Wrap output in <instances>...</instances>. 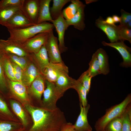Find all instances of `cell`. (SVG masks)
I'll list each match as a JSON object with an SVG mask.
<instances>
[{"instance_id": "cell-1", "label": "cell", "mask_w": 131, "mask_h": 131, "mask_svg": "<svg viewBox=\"0 0 131 131\" xmlns=\"http://www.w3.org/2000/svg\"><path fill=\"white\" fill-rule=\"evenodd\" d=\"M25 107L30 115L33 122L27 131H59L67 122L64 112L58 107L53 110L32 105Z\"/></svg>"}, {"instance_id": "cell-2", "label": "cell", "mask_w": 131, "mask_h": 131, "mask_svg": "<svg viewBox=\"0 0 131 131\" xmlns=\"http://www.w3.org/2000/svg\"><path fill=\"white\" fill-rule=\"evenodd\" d=\"M54 28L52 23L47 22L22 29H8L10 34L8 38L22 43L39 33L49 32Z\"/></svg>"}, {"instance_id": "cell-3", "label": "cell", "mask_w": 131, "mask_h": 131, "mask_svg": "<svg viewBox=\"0 0 131 131\" xmlns=\"http://www.w3.org/2000/svg\"><path fill=\"white\" fill-rule=\"evenodd\" d=\"M131 102V94H128L121 103L107 109L104 115L96 122L95 128L96 131H104L107 124L115 118L121 116Z\"/></svg>"}, {"instance_id": "cell-4", "label": "cell", "mask_w": 131, "mask_h": 131, "mask_svg": "<svg viewBox=\"0 0 131 131\" xmlns=\"http://www.w3.org/2000/svg\"><path fill=\"white\" fill-rule=\"evenodd\" d=\"M7 81L8 89L9 90L11 95L8 98L16 100L25 107L27 105H33L29 95L27 87L21 82L10 80Z\"/></svg>"}, {"instance_id": "cell-5", "label": "cell", "mask_w": 131, "mask_h": 131, "mask_svg": "<svg viewBox=\"0 0 131 131\" xmlns=\"http://www.w3.org/2000/svg\"><path fill=\"white\" fill-rule=\"evenodd\" d=\"M46 86L43 93L41 107L50 110L56 109L58 100L63 96L58 91L54 83L45 80Z\"/></svg>"}, {"instance_id": "cell-6", "label": "cell", "mask_w": 131, "mask_h": 131, "mask_svg": "<svg viewBox=\"0 0 131 131\" xmlns=\"http://www.w3.org/2000/svg\"><path fill=\"white\" fill-rule=\"evenodd\" d=\"M45 80L41 74L28 87V92L33 105L41 107V97L45 89Z\"/></svg>"}, {"instance_id": "cell-7", "label": "cell", "mask_w": 131, "mask_h": 131, "mask_svg": "<svg viewBox=\"0 0 131 131\" xmlns=\"http://www.w3.org/2000/svg\"><path fill=\"white\" fill-rule=\"evenodd\" d=\"M7 99L12 111L22 124L25 131H28L33 123L30 115L25 107L17 101L11 98Z\"/></svg>"}, {"instance_id": "cell-8", "label": "cell", "mask_w": 131, "mask_h": 131, "mask_svg": "<svg viewBox=\"0 0 131 131\" xmlns=\"http://www.w3.org/2000/svg\"><path fill=\"white\" fill-rule=\"evenodd\" d=\"M50 31L39 33L22 42H20L22 47L29 53L38 52L46 43Z\"/></svg>"}, {"instance_id": "cell-9", "label": "cell", "mask_w": 131, "mask_h": 131, "mask_svg": "<svg viewBox=\"0 0 131 131\" xmlns=\"http://www.w3.org/2000/svg\"><path fill=\"white\" fill-rule=\"evenodd\" d=\"M68 67L63 62L57 63H50L42 74L46 80L54 83L62 74H68Z\"/></svg>"}, {"instance_id": "cell-10", "label": "cell", "mask_w": 131, "mask_h": 131, "mask_svg": "<svg viewBox=\"0 0 131 131\" xmlns=\"http://www.w3.org/2000/svg\"><path fill=\"white\" fill-rule=\"evenodd\" d=\"M58 41L57 38L53 34V30L50 31L47 40L45 44L50 63H57L63 62L61 57Z\"/></svg>"}, {"instance_id": "cell-11", "label": "cell", "mask_w": 131, "mask_h": 131, "mask_svg": "<svg viewBox=\"0 0 131 131\" xmlns=\"http://www.w3.org/2000/svg\"><path fill=\"white\" fill-rule=\"evenodd\" d=\"M124 41L120 40L114 42L108 43L103 41L102 43L104 46L110 47L115 49L119 52L123 59V62L120 64L121 66L125 67H131V48L126 45Z\"/></svg>"}, {"instance_id": "cell-12", "label": "cell", "mask_w": 131, "mask_h": 131, "mask_svg": "<svg viewBox=\"0 0 131 131\" xmlns=\"http://www.w3.org/2000/svg\"><path fill=\"white\" fill-rule=\"evenodd\" d=\"M35 25L28 19L21 9L13 15L4 26L8 29L15 30L24 29Z\"/></svg>"}, {"instance_id": "cell-13", "label": "cell", "mask_w": 131, "mask_h": 131, "mask_svg": "<svg viewBox=\"0 0 131 131\" xmlns=\"http://www.w3.org/2000/svg\"><path fill=\"white\" fill-rule=\"evenodd\" d=\"M95 24L97 27L106 34L111 43L122 40L120 36L118 26L106 23L105 20L100 16L96 20Z\"/></svg>"}, {"instance_id": "cell-14", "label": "cell", "mask_w": 131, "mask_h": 131, "mask_svg": "<svg viewBox=\"0 0 131 131\" xmlns=\"http://www.w3.org/2000/svg\"><path fill=\"white\" fill-rule=\"evenodd\" d=\"M40 0H24L21 10L32 23L37 24Z\"/></svg>"}, {"instance_id": "cell-15", "label": "cell", "mask_w": 131, "mask_h": 131, "mask_svg": "<svg viewBox=\"0 0 131 131\" xmlns=\"http://www.w3.org/2000/svg\"><path fill=\"white\" fill-rule=\"evenodd\" d=\"M0 44L5 52L25 57L29 54L22 47L20 43L8 38L7 40L0 39Z\"/></svg>"}, {"instance_id": "cell-16", "label": "cell", "mask_w": 131, "mask_h": 131, "mask_svg": "<svg viewBox=\"0 0 131 131\" xmlns=\"http://www.w3.org/2000/svg\"><path fill=\"white\" fill-rule=\"evenodd\" d=\"M51 23L55 28L58 34V46L60 52L61 53L65 52L67 50V48L65 45L64 35L65 32L68 27L62 13L57 19L53 20Z\"/></svg>"}, {"instance_id": "cell-17", "label": "cell", "mask_w": 131, "mask_h": 131, "mask_svg": "<svg viewBox=\"0 0 131 131\" xmlns=\"http://www.w3.org/2000/svg\"><path fill=\"white\" fill-rule=\"evenodd\" d=\"M80 112L74 124L75 129L77 131H92V129L88 123L87 118L90 105L88 104L85 107L80 104Z\"/></svg>"}, {"instance_id": "cell-18", "label": "cell", "mask_w": 131, "mask_h": 131, "mask_svg": "<svg viewBox=\"0 0 131 131\" xmlns=\"http://www.w3.org/2000/svg\"><path fill=\"white\" fill-rule=\"evenodd\" d=\"M0 119L21 122L12 111L8 99L6 98L0 93Z\"/></svg>"}, {"instance_id": "cell-19", "label": "cell", "mask_w": 131, "mask_h": 131, "mask_svg": "<svg viewBox=\"0 0 131 131\" xmlns=\"http://www.w3.org/2000/svg\"><path fill=\"white\" fill-rule=\"evenodd\" d=\"M85 5L83 3L79 8L77 12L71 18L66 20L67 25L68 27L73 25L75 29L82 31L85 27L84 23L85 15L84 9Z\"/></svg>"}, {"instance_id": "cell-20", "label": "cell", "mask_w": 131, "mask_h": 131, "mask_svg": "<svg viewBox=\"0 0 131 131\" xmlns=\"http://www.w3.org/2000/svg\"><path fill=\"white\" fill-rule=\"evenodd\" d=\"M75 80L69 76L68 74H63L58 77L54 83L58 91L63 96L67 90L73 89Z\"/></svg>"}, {"instance_id": "cell-21", "label": "cell", "mask_w": 131, "mask_h": 131, "mask_svg": "<svg viewBox=\"0 0 131 131\" xmlns=\"http://www.w3.org/2000/svg\"><path fill=\"white\" fill-rule=\"evenodd\" d=\"M32 54L35 60L37 65L36 66L42 74L50 63L45 44L41 47L38 52Z\"/></svg>"}, {"instance_id": "cell-22", "label": "cell", "mask_w": 131, "mask_h": 131, "mask_svg": "<svg viewBox=\"0 0 131 131\" xmlns=\"http://www.w3.org/2000/svg\"><path fill=\"white\" fill-rule=\"evenodd\" d=\"M24 71L21 82L27 87L38 75L41 74L36 66L33 63L27 66Z\"/></svg>"}, {"instance_id": "cell-23", "label": "cell", "mask_w": 131, "mask_h": 131, "mask_svg": "<svg viewBox=\"0 0 131 131\" xmlns=\"http://www.w3.org/2000/svg\"><path fill=\"white\" fill-rule=\"evenodd\" d=\"M51 1V0H40L37 24L47 21L52 22L53 20L50 15L49 8V5Z\"/></svg>"}, {"instance_id": "cell-24", "label": "cell", "mask_w": 131, "mask_h": 131, "mask_svg": "<svg viewBox=\"0 0 131 131\" xmlns=\"http://www.w3.org/2000/svg\"><path fill=\"white\" fill-rule=\"evenodd\" d=\"M98 61L101 74L104 75L107 74L110 69L108 62V57L105 50L100 48L95 52Z\"/></svg>"}, {"instance_id": "cell-25", "label": "cell", "mask_w": 131, "mask_h": 131, "mask_svg": "<svg viewBox=\"0 0 131 131\" xmlns=\"http://www.w3.org/2000/svg\"><path fill=\"white\" fill-rule=\"evenodd\" d=\"M6 54L0 44V93L5 97H7L8 87L3 69V59Z\"/></svg>"}, {"instance_id": "cell-26", "label": "cell", "mask_w": 131, "mask_h": 131, "mask_svg": "<svg viewBox=\"0 0 131 131\" xmlns=\"http://www.w3.org/2000/svg\"><path fill=\"white\" fill-rule=\"evenodd\" d=\"M21 7L16 6L0 8V25L4 26L13 15L21 9Z\"/></svg>"}, {"instance_id": "cell-27", "label": "cell", "mask_w": 131, "mask_h": 131, "mask_svg": "<svg viewBox=\"0 0 131 131\" xmlns=\"http://www.w3.org/2000/svg\"><path fill=\"white\" fill-rule=\"evenodd\" d=\"M71 3L62 11V14L66 20L72 18L77 12L79 8L83 4L79 0H71Z\"/></svg>"}, {"instance_id": "cell-28", "label": "cell", "mask_w": 131, "mask_h": 131, "mask_svg": "<svg viewBox=\"0 0 131 131\" xmlns=\"http://www.w3.org/2000/svg\"><path fill=\"white\" fill-rule=\"evenodd\" d=\"M70 0H53V5L50 8V15L53 20L57 19L62 14V9Z\"/></svg>"}, {"instance_id": "cell-29", "label": "cell", "mask_w": 131, "mask_h": 131, "mask_svg": "<svg viewBox=\"0 0 131 131\" xmlns=\"http://www.w3.org/2000/svg\"><path fill=\"white\" fill-rule=\"evenodd\" d=\"M25 131L22 123L0 119V131Z\"/></svg>"}, {"instance_id": "cell-30", "label": "cell", "mask_w": 131, "mask_h": 131, "mask_svg": "<svg viewBox=\"0 0 131 131\" xmlns=\"http://www.w3.org/2000/svg\"><path fill=\"white\" fill-rule=\"evenodd\" d=\"M73 89H75L78 93L80 104L84 107L87 106L88 104L87 98L88 93L86 89L78 79L75 80Z\"/></svg>"}, {"instance_id": "cell-31", "label": "cell", "mask_w": 131, "mask_h": 131, "mask_svg": "<svg viewBox=\"0 0 131 131\" xmlns=\"http://www.w3.org/2000/svg\"><path fill=\"white\" fill-rule=\"evenodd\" d=\"M8 59V55L6 54L3 59V65L5 74L9 79V80L16 81L12 64Z\"/></svg>"}, {"instance_id": "cell-32", "label": "cell", "mask_w": 131, "mask_h": 131, "mask_svg": "<svg viewBox=\"0 0 131 131\" xmlns=\"http://www.w3.org/2000/svg\"><path fill=\"white\" fill-rule=\"evenodd\" d=\"M131 105L130 103L122 115V131H131Z\"/></svg>"}, {"instance_id": "cell-33", "label": "cell", "mask_w": 131, "mask_h": 131, "mask_svg": "<svg viewBox=\"0 0 131 131\" xmlns=\"http://www.w3.org/2000/svg\"><path fill=\"white\" fill-rule=\"evenodd\" d=\"M89 65V68L87 70L92 77L101 74L98 61L95 53L93 54Z\"/></svg>"}, {"instance_id": "cell-34", "label": "cell", "mask_w": 131, "mask_h": 131, "mask_svg": "<svg viewBox=\"0 0 131 131\" xmlns=\"http://www.w3.org/2000/svg\"><path fill=\"white\" fill-rule=\"evenodd\" d=\"M122 115L110 121L106 126L104 131H122Z\"/></svg>"}, {"instance_id": "cell-35", "label": "cell", "mask_w": 131, "mask_h": 131, "mask_svg": "<svg viewBox=\"0 0 131 131\" xmlns=\"http://www.w3.org/2000/svg\"><path fill=\"white\" fill-rule=\"evenodd\" d=\"M92 77L87 70L83 73L78 79L86 89L88 94L90 87L91 80Z\"/></svg>"}, {"instance_id": "cell-36", "label": "cell", "mask_w": 131, "mask_h": 131, "mask_svg": "<svg viewBox=\"0 0 131 131\" xmlns=\"http://www.w3.org/2000/svg\"><path fill=\"white\" fill-rule=\"evenodd\" d=\"M8 57L11 59L14 63L19 66L24 70L27 66V62L25 57L19 56L7 53Z\"/></svg>"}, {"instance_id": "cell-37", "label": "cell", "mask_w": 131, "mask_h": 131, "mask_svg": "<svg viewBox=\"0 0 131 131\" xmlns=\"http://www.w3.org/2000/svg\"><path fill=\"white\" fill-rule=\"evenodd\" d=\"M122 40H127L131 43V29L124 26L118 25Z\"/></svg>"}, {"instance_id": "cell-38", "label": "cell", "mask_w": 131, "mask_h": 131, "mask_svg": "<svg viewBox=\"0 0 131 131\" xmlns=\"http://www.w3.org/2000/svg\"><path fill=\"white\" fill-rule=\"evenodd\" d=\"M24 0H0V8L14 6L21 7Z\"/></svg>"}, {"instance_id": "cell-39", "label": "cell", "mask_w": 131, "mask_h": 131, "mask_svg": "<svg viewBox=\"0 0 131 131\" xmlns=\"http://www.w3.org/2000/svg\"><path fill=\"white\" fill-rule=\"evenodd\" d=\"M120 12L121 14L120 17L121 21L119 25L125 26L128 22L131 21V14L123 9H121Z\"/></svg>"}, {"instance_id": "cell-40", "label": "cell", "mask_w": 131, "mask_h": 131, "mask_svg": "<svg viewBox=\"0 0 131 131\" xmlns=\"http://www.w3.org/2000/svg\"><path fill=\"white\" fill-rule=\"evenodd\" d=\"M12 64L14 68V75L16 81L21 82L24 72L23 70L16 64L14 63Z\"/></svg>"}, {"instance_id": "cell-41", "label": "cell", "mask_w": 131, "mask_h": 131, "mask_svg": "<svg viewBox=\"0 0 131 131\" xmlns=\"http://www.w3.org/2000/svg\"><path fill=\"white\" fill-rule=\"evenodd\" d=\"M59 131H77L72 123L67 122L63 124Z\"/></svg>"}, {"instance_id": "cell-42", "label": "cell", "mask_w": 131, "mask_h": 131, "mask_svg": "<svg viewBox=\"0 0 131 131\" xmlns=\"http://www.w3.org/2000/svg\"><path fill=\"white\" fill-rule=\"evenodd\" d=\"M105 22L106 23L109 25H115L112 17L110 16L107 17L106 19L105 20Z\"/></svg>"}, {"instance_id": "cell-43", "label": "cell", "mask_w": 131, "mask_h": 131, "mask_svg": "<svg viewBox=\"0 0 131 131\" xmlns=\"http://www.w3.org/2000/svg\"><path fill=\"white\" fill-rule=\"evenodd\" d=\"M115 23L120 22L121 18L120 17L116 15H114L112 17Z\"/></svg>"}, {"instance_id": "cell-44", "label": "cell", "mask_w": 131, "mask_h": 131, "mask_svg": "<svg viewBox=\"0 0 131 131\" xmlns=\"http://www.w3.org/2000/svg\"><path fill=\"white\" fill-rule=\"evenodd\" d=\"M125 26L129 29H131V21H130L128 22Z\"/></svg>"}, {"instance_id": "cell-45", "label": "cell", "mask_w": 131, "mask_h": 131, "mask_svg": "<svg viewBox=\"0 0 131 131\" xmlns=\"http://www.w3.org/2000/svg\"></svg>"}]
</instances>
